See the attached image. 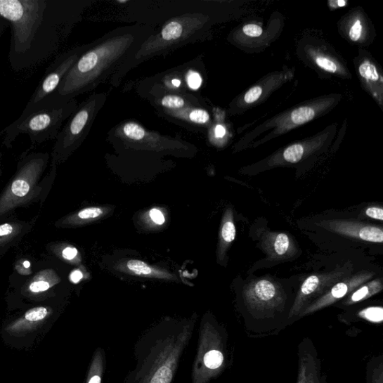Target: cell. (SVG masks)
Instances as JSON below:
<instances>
[{"label":"cell","mask_w":383,"mask_h":383,"mask_svg":"<svg viewBox=\"0 0 383 383\" xmlns=\"http://www.w3.org/2000/svg\"><path fill=\"white\" fill-rule=\"evenodd\" d=\"M308 226L318 234L338 237L350 242L382 245L383 242L382 226L361 219L318 216L311 219Z\"/></svg>","instance_id":"9"},{"label":"cell","mask_w":383,"mask_h":383,"mask_svg":"<svg viewBox=\"0 0 383 383\" xmlns=\"http://www.w3.org/2000/svg\"><path fill=\"white\" fill-rule=\"evenodd\" d=\"M295 67L284 66L280 71L271 72L260 79L257 84L241 93L229 104L228 113L242 115L260 105L273 93L291 81L295 75Z\"/></svg>","instance_id":"11"},{"label":"cell","mask_w":383,"mask_h":383,"mask_svg":"<svg viewBox=\"0 0 383 383\" xmlns=\"http://www.w3.org/2000/svg\"><path fill=\"white\" fill-rule=\"evenodd\" d=\"M362 316L370 321L380 322L383 319V310L380 307H370L364 310Z\"/></svg>","instance_id":"29"},{"label":"cell","mask_w":383,"mask_h":383,"mask_svg":"<svg viewBox=\"0 0 383 383\" xmlns=\"http://www.w3.org/2000/svg\"><path fill=\"white\" fill-rule=\"evenodd\" d=\"M23 266H25V268H28L30 266V262L28 261H26L25 263H23Z\"/></svg>","instance_id":"38"},{"label":"cell","mask_w":383,"mask_h":383,"mask_svg":"<svg viewBox=\"0 0 383 383\" xmlns=\"http://www.w3.org/2000/svg\"><path fill=\"white\" fill-rule=\"evenodd\" d=\"M83 274L79 271L73 272L71 275V280L74 283H78L81 280H82Z\"/></svg>","instance_id":"37"},{"label":"cell","mask_w":383,"mask_h":383,"mask_svg":"<svg viewBox=\"0 0 383 383\" xmlns=\"http://www.w3.org/2000/svg\"><path fill=\"white\" fill-rule=\"evenodd\" d=\"M75 99H69L53 92L40 102L26 107L20 117L4 130V144L9 147L20 134H27L33 144L56 139L63 124L78 108Z\"/></svg>","instance_id":"4"},{"label":"cell","mask_w":383,"mask_h":383,"mask_svg":"<svg viewBox=\"0 0 383 383\" xmlns=\"http://www.w3.org/2000/svg\"><path fill=\"white\" fill-rule=\"evenodd\" d=\"M377 274V269L371 268V266L355 271L332 286L317 301L316 306H322L323 304H330L332 301L344 298L354 292L358 287L373 280Z\"/></svg>","instance_id":"18"},{"label":"cell","mask_w":383,"mask_h":383,"mask_svg":"<svg viewBox=\"0 0 383 383\" xmlns=\"http://www.w3.org/2000/svg\"><path fill=\"white\" fill-rule=\"evenodd\" d=\"M107 99V93H94L79 104L56 138L53 150L56 157L71 154L83 143Z\"/></svg>","instance_id":"8"},{"label":"cell","mask_w":383,"mask_h":383,"mask_svg":"<svg viewBox=\"0 0 383 383\" xmlns=\"http://www.w3.org/2000/svg\"><path fill=\"white\" fill-rule=\"evenodd\" d=\"M353 63L362 88L383 110V76L381 66L372 55L363 48L358 49Z\"/></svg>","instance_id":"17"},{"label":"cell","mask_w":383,"mask_h":383,"mask_svg":"<svg viewBox=\"0 0 383 383\" xmlns=\"http://www.w3.org/2000/svg\"><path fill=\"white\" fill-rule=\"evenodd\" d=\"M102 214L101 209L98 207H90L86 208L84 210L81 211L78 216L80 219H94L98 217Z\"/></svg>","instance_id":"30"},{"label":"cell","mask_w":383,"mask_h":383,"mask_svg":"<svg viewBox=\"0 0 383 383\" xmlns=\"http://www.w3.org/2000/svg\"><path fill=\"white\" fill-rule=\"evenodd\" d=\"M356 271L353 261H347L336 264L332 268L309 275L299 286L298 301L301 303L309 298L322 296L335 283Z\"/></svg>","instance_id":"16"},{"label":"cell","mask_w":383,"mask_h":383,"mask_svg":"<svg viewBox=\"0 0 383 383\" xmlns=\"http://www.w3.org/2000/svg\"><path fill=\"white\" fill-rule=\"evenodd\" d=\"M154 27H121L89 43L55 92L75 99L111 79L118 69L155 32Z\"/></svg>","instance_id":"1"},{"label":"cell","mask_w":383,"mask_h":383,"mask_svg":"<svg viewBox=\"0 0 383 383\" xmlns=\"http://www.w3.org/2000/svg\"><path fill=\"white\" fill-rule=\"evenodd\" d=\"M30 189V184L23 178L17 179L11 186V192L18 197L25 196L29 193Z\"/></svg>","instance_id":"28"},{"label":"cell","mask_w":383,"mask_h":383,"mask_svg":"<svg viewBox=\"0 0 383 383\" xmlns=\"http://www.w3.org/2000/svg\"><path fill=\"white\" fill-rule=\"evenodd\" d=\"M13 232V227L9 224L0 226V237L8 235Z\"/></svg>","instance_id":"36"},{"label":"cell","mask_w":383,"mask_h":383,"mask_svg":"<svg viewBox=\"0 0 383 383\" xmlns=\"http://www.w3.org/2000/svg\"><path fill=\"white\" fill-rule=\"evenodd\" d=\"M194 326V320H167L143 332L134 346V368L122 383H172Z\"/></svg>","instance_id":"2"},{"label":"cell","mask_w":383,"mask_h":383,"mask_svg":"<svg viewBox=\"0 0 383 383\" xmlns=\"http://www.w3.org/2000/svg\"><path fill=\"white\" fill-rule=\"evenodd\" d=\"M127 268L138 275H148L152 273V269L145 263L138 260H131L127 263Z\"/></svg>","instance_id":"27"},{"label":"cell","mask_w":383,"mask_h":383,"mask_svg":"<svg viewBox=\"0 0 383 383\" xmlns=\"http://www.w3.org/2000/svg\"><path fill=\"white\" fill-rule=\"evenodd\" d=\"M382 278L381 276L375 277L361 287H358L351 294H350L349 300L352 303L362 301L368 297L373 296L380 292L382 290Z\"/></svg>","instance_id":"24"},{"label":"cell","mask_w":383,"mask_h":383,"mask_svg":"<svg viewBox=\"0 0 383 383\" xmlns=\"http://www.w3.org/2000/svg\"><path fill=\"white\" fill-rule=\"evenodd\" d=\"M297 55L306 66L323 77L352 78L343 57L326 41L316 37H305L298 43Z\"/></svg>","instance_id":"10"},{"label":"cell","mask_w":383,"mask_h":383,"mask_svg":"<svg viewBox=\"0 0 383 383\" xmlns=\"http://www.w3.org/2000/svg\"><path fill=\"white\" fill-rule=\"evenodd\" d=\"M212 25L211 14L191 13L170 18L118 69L110 84L119 87L125 76L138 65L202 40Z\"/></svg>","instance_id":"3"},{"label":"cell","mask_w":383,"mask_h":383,"mask_svg":"<svg viewBox=\"0 0 383 383\" xmlns=\"http://www.w3.org/2000/svg\"><path fill=\"white\" fill-rule=\"evenodd\" d=\"M50 288V284L44 281H38L32 283L30 290L33 293H39L46 292Z\"/></svg>","instance_id":"32"},{"label":"cell","mask_w":383,"mask_h":383,"mask_svg":"<svg viewBox=\"0 0 383 383\" xmlns=\"http://www.w3.org/2000/svg\"><path fill=\"white\" fill-rule=\"evenodd\" d=\"M159 112H175L191 108H204L201 99L190 94H169L149 100Z\"/></svg>","instance_id":"21"},{"label":"cell","mask_w":383,"mask_h":383,"mask_svg":"<svg viewBox=\"0 0 383 383\" xmlns=\"http://www.w3.org/2000/svg\"><path fill=\"white\" fill-rule=\"evenodd\" d=\"M337 124H332L316 135L290 143L255 164L243 167L241 172L254 176L275 168L306 165L328 152L337 134Z\"/></svg>","instance_id":"6"},{"label":"cell","mask_w":383,"mask_h":383,"mask_svg":"<svg viewBox=\"0 0 383 383\" xmlns=\"http://www.w3.org/2000/svg\"><path fill=\"white\" fill-rule=\"evenodd\" d=\"M264 251L268 257V261H282L294 257L299 249L294 239L283 232L268 231L261 238Z\"/></svg>","instance_id":"19"},{"label":"cell","mask_w":383,"mask_h":383,"mask_svg":"<svg viewBox=\"0 0 383 383\" xmlns=\"http://www.w3.org/2000/svg\"><path fill=\"white\" fill-rule=\"evenodd\" d=\"M77 254V250L75 248L68 247L63 250V257L67 260L74 259Z\"/></svg>","instance_id":"35"},{"label":"cell","mask_w":383,"mask_h":383,"mask_svg":"<svg viewBox=\"0 0 383 383\" xmlns=\"http://www.w3.org/2000/svg\"><path fill=\"white\" fill-rule=\"evenodd\" d=\"M328 7L331 11L337 10L339 8L346 7L349 3L345 0H329Z\"/></svg>","instance_id":"34"},{"label":"cell","mask_w":383,"mask_h":383,"mask_svg":"<svg viewBox=\"0 0 383 383\" xmlns=\"http://www.w3.org/2000/svg\"><path fill=\"white\" fill-rule=\"evenodd\" d=\"M340 37L348 43L361 48L373 44L377 32L372 21L362 7H355L343 15L337 22Z\"/></svg>","instance_id":"14"},{"label":"cell","mask_w":383,"mask_h":383,"mask_svg":"<svg viewBox=\"0 0 383 383\" xmlns=\"http://www.w3.org/2000/svg\"><path fill=\"white\" fill-rule=\"evenodd\" d=\"M191 63L142 80L137 88L139 95L150 100L169 94H189L187 74Z\"/></svg>","instance_id":"13"},{"label":"cell","mask_w":383,"mask_h":383,"mask_svg":"<svg viewBox=\"0 0 383 383\" xmlns=\"http://www.w3.org/2000/svg\"><path fill=\"white\" fill-rule=\"evenodd\" d=\"M216 335L208 323L200 329L199 343L192 367V383H207L213 374L223 366L224 355L214 342Z\"/></svg>","instance_id":"12"},{"label":"cell","mask_w":383,"mask_h":383,"mask_svg":"<svg viewBox=\"0 0 383 383\" xmlns=\"http://www.w3.org/2000/svg\"><path fill=\"white\" fill-rule=\"evenodd\" d=\"M342 98L341 94L322 96L301 102L273 116L243 136L235 147V152L257 148L297 127L323 117L337 107Z\"/></svg>","instance_id":"5"},{"label":"cell","mask_w":383,"mask_h":383,"mask_svg":"<svg viewBox=\"0 0 383 383\" xmlns=\"http://www.w3.org/2000/svg\"><path fill=\"white\" fill-rule=\"evenodd\" d=\"M170 121L181 122L183 126H205L212 125L210 113L203 108H191L175 112H160Z\"/></svg>","instance_id":"22"},{"label":"cell","mask_w":383,"mask_h":383,"mask_svg":"<svg viewBox=\"0 0 383 383\" xmlns=\"http://www.w3.org/2000/svg\"><path fill=\"white\" fill-rule=\"evenodd\" d=\"M89 44L79 46L62 55L46 72L40 85L34 91L27 107L32 106L53 94L59 87L70 70L78 60L79 56L89 48Z\"/></svg>","instance_id":"15"},{"label":"cell","mask_w":383,"mask_h":383,"mask_svg":"<svg viewBox=\"0 0 383 383\" xmlns=\"http://www.w3.org/2000/svg\"><path fill=\"white\" fill-rule=\"evenodd\" d=\"M212 136L215 141H223L227 136L226 127L222 124H216L212 126Z\"/></svg>","instance_id":"31"},{"label":"cell","mask_w":383,"mask_h":383,"mask_svg":"<svg viewBox=\"0 0 383 383\" xmlns=\"http://www.w3.org/2000/svg\"><path fill=\"white\" fill-rule=\"evenodd\" d=\"M150 216L157 225H162L165 223L164 216L157 209H153V210L150 211Z\"/></svg>","instance_id":"33"},{"label":"cell","mask_w":383,"mask_h":383,"mask_svg":"<svg viewBox=\"0 0 383 383\" xmlns=\"http://www.w3.org/2000/svg\"><path fill=\"white\" fill-rule=\"evenodd\" d=\"M362 219L363 217L368 218L370 219L378 220V221L382 222L383 220V210L382 207L379 205H370L365 207L362 211Z\"/></svg>","instance_id":"26"},{"label":"cell","mask_w":383,"mask_h":383,"mask_svg":"<svg viewBox=\"0 0 383 383\" xmlns=\"http://www.w3.org/2000/svg\"><path fill=\"white\" fill-rule=\"evenodd\" d=\"M221 237L224 242L227 243V245H230V243L235 240L236 237V228L235 223L232 221V219L227 220L223 225Z\"/></svg>","instance_id":"25"},{"label":"cell","mask_w":383,"mask_h":383,"mask_svg":"<svg viewBox=\"0 0 383 383\" xmlns=\"http://www.w3.org/2000/svg\"><path fill=\"white\" fill-rule=\"evenodd\" d=\"M49 315L48 308H33L26 312L25 317L8 325L6 334L15 338L25 337L39 329Z\"/></svg>","instance_id":"20"},{"label":"cell","mask_w":383,"mask_h":383,"mask_svg":"<svg viewBox=\"0 0 383 383\" xmlns=\"http://www.w3.org/2000/svg\"><path fill=\"white\" fill-rule=\"evenodd\" d=\"M46 4L41 0H0V17L13 26L11 44L17 52H26L30 48L41 25Z\"/></svg>","instance_id":"7"},{"label":"cell","mask_w":383,"mask_h":383,"mask_svg":"<svg viewBox=\"0 0 383 383\" xmlns=\"http://www.w3.org/2000/svg\"><path fill=\"white\" fill-rule=\"evenodd\" d=\"M106 365V352L99 346L93 354L84 383H102Z\"/></svg>","instance_id":"23"}]
</instances>
